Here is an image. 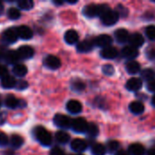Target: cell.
<instances>
[{"mask_svg":"<svg viewBox=\"0 0 155 155\" xmlns=\"http://www.w3.org/2000/svg\"><path fill=\"white\" fill-rule=\"evenodd\" d=\"M109 9V6L104 4L97 5V4H90L84 6L83 10V14L90 18L95 17L97 15H102L106 10Z\"/></svg>","mask_w":155,"mask_h":155,"instance_id":"obj_1","label":"cell"},{"mask_svg":"<svg viewBox=\"0 0 155 155\" xmlns=\"http://www.w3.org/2000/svg\"><path fill=\"white\" fill-rule=\"evenodd\" d=\"M34 134L35 139L43 146H50L52 143V136L50 133L42 126H37L34 130Z\"/></svg>","mask_w":155,"mask_h":155,"instance_id":"obj_2","label":"cell"},{"mask_svg":"<svg viewBox=\"0 0 155 155\" xmlns=\"http://www.w3.org/2000/svg\"><path fill=\"white\" fill-rule=\"evenodd\" d=\"M119 15L118 13L115 11V10H112V9H108L106 10L101 16V21L102 23L104 25H107V26H110V25H113L114 24L117 23L118 19H119Z\"/></svg>","mask_w":155,"mask_h":155,"instance_id":"obj_3","label":"cell"},{"mask_svg":"<svg viewBox=\"0 0 155 155\" xmlns=\"http://www.w3.org/2000/svg\"><path fill=\"white\" fill-rule=\"evenodd\" d=\"M88 124H89L86 122L85 119H84V118H75V119L72 120L71 128L75 133L83 134V133H86L87 128H88Z\"/></svg>","mask_w":155,"mask_h":155,"instance_id":"obj_4","label":"cell"},{"mask_svg":"<svg viewBox=\"0 0 155 155\" xmlns=\"http://www.w3.org/2000/svg\"><path fill=\"white\" fill-rule=\"evenodd\" d=\"M54 124L61 128V129H68L71 128V124H72V120L64 114H55V116L54 117Z\"/></svg>","mask_w":155,"mask_h":155,"instance_id":"obj_5","label":"cell"},{"mask_svg":"<svg viewBox=\"0 0 155 155\" xmlns=\"http://www.w3.org/2000/svg\"><path fill=\"white\" fill-rule=\"evenodd\" d=\"M18 38L15 28H8L2 34V40L6 44H14Z\"/></svg>","mask_w":155,"mask_h":155,"instance_id":"obj_6","label":"cell"},{"mask_svg":"<svg viewBox=\"0 0 155 155\" xmlns=\"http://www.w3.org/2000/svg\"><path fill=\"white\" fill-rule=\"evenodd\" d=\"M93 41H94V45H97L102 48L111 46V45L113 43L112 37L108 35H100L97 37H95Z\"/></svg>","mask_w":155,"mask_h":155,"instance_id":"obj_7","label":"cell"},{"mask_svg":"<svg viewBox=\"0 0 155 155\" xmlns=\"http://www.w3.org/2000/svg\"><path fill=\"white\" fill-rule=\"evenodd\" d=\"M44 64H45V65L47 68H49L51 70H56V69H58L61 66V61H60V59L57 56L53 55V54L47 55L45 58Z\"/></svg>","mask_w":155,"mask_h":155,"instance_id":"obj_8","label":"cell"},{"mask_svg":"<svg viewBox=\"0 0 155 155\" xmlns=\"http://www.w3.org/2000/svg\"><path fill=\"white\" fill-rule=\"evenodd\" d=\"M17 35L23 40H29L33 37V31L27 25H19L15 28Z\"/></svg>","mask_w":155,"mask_h":155,"instance_id":"obj_9","label":"cell"},{"mask_svg":"<svg viewBox=\"0 0 155 155\" xmlns=\"http://www.w3.org/2000/svg\"><path fill=\"white\" fill-rule=\"evenodd\" d=\"M16 52L19 56V59H24V60L33 57L34 54H35L34 49L29 45H23V46L19 47Z\"/></svg>","mask_w":155,"mask_h":155,"instance_id":"obj_10","label":"cell"},{"mask_svg":"<svg viewBox=\"0 0 155 155\" xmlns=\"http://www.w3.org/2000/svg\"><path fill=\"white\" fill-rule=\"evenodd\" d=\"M121 54L124 58H126V59H129L132 61L138 56L139 52L136 48H134L131 45H128V46H125L122 49Z\"/></svg>","mask_w":155,"mask_h":155,"instance_id":"obj_11","label":"cell"},{"mask_svg":"<svg viewBox=\"0 0 155 155\" xmlns=\"http://www.w3.org/2000/svg\"><path fill=\"white\" fill-rule=\"evenodd\" d=\"M66 109L72 114H78L82 112L83 106L80 102H78L76 100H70L66 104Z\"/></svg>","mask_w":155,"mask_h":155,"instance_id":"obj_12","label":"cell"},{"mask_svg":"<svg viewBox=\"0 0 155 155\" xmlns=\"http://www.w3.org/2000/svg\"><path fill=\"white\" fill-rule=\"evenodd\" d=\"M87 148V143L83 139H74L71 143V149L75 153H83Z\"/></svg>","mask_w":155,"mask_h":155,"instance_id":"obj_13","label":"cell"},{"mask_svg":"<svg viewBox=\"0 0 155 155\" xmlns=\"http://www.w3.org/2000/svg\"><path fill=\"white\" fill-rule=\"evenodd\" d=\"M128 42L130 43V45L131 46H133V47H134V48L137 49L138 47H141L143 45L144 38H143V36L141 34L134 33V34H133V35H130Z\"/></svg>","mask_w":155,"mask_h":155,"instance_id":"obj_14","label":"cell"},{"mask_svg":"<svg viewBox=\"0 0 155 155\" xmlns=\"http://www.w3.org/2000/svg\"><path fill=\"white\" fill-rule=\"evenodd\" d=\"M24 101L18 100L16 97H15L14 95H8L5 100V104L6 107L10 108V109H15L17 107H25V105L22 104Z\"/></svg>","mask_w":155,"mask_h":155,"instance_id":"obj_15","label":"cell"},{"mask_svg":"<svg viewBox=\"0 0 155 155\" xmlns=\"http://www.w3.org/2000/svg\"><path fill=\"white\" fill-rule=\"evenodd\" d=\"M114 37L119 44H125L129 41L130 35L128 31L124 28H120L114 32Z\"/></svg>","mask_w":155,"mask_h":155,"instance_id":"obj_16","label":"cell"},{"mask_svg":"<svg viewBox=\"0 0 155 155\" xmlns=\"http://www.w3.org/2000/svg\"><path fill=\"white\" fill-rule=\"evenodd\" d=\"M100 54L104 59H114L118 55V50L115 47L111 45V46L103 48Z\"/></svg>","mask_w":155,"mask_h":155,"instance_id":"obj_17","label":"cell"},{"mask_svg":"<svg viewBox=\"0 0 155 155\" xmlns=\"http://www.w3.org/2000/svg\"><path fill=\"white\" fill-rule=\"evenodd\" d=\"M143 86V82L140 78H131L128 80V82L126 83V88L127 90L131 91V92H136L138 90H140Z\"/></svg>","mask_w":155,"mask_h":155,"instance_id":"obj_18","label":"cell"},{"mask_svg":"<svg viewBox=\"0 0 155 155\" xmlns=\"http://www.w3.org/2000/svg\"><path fill=\"white\" fill-rule=\"evenodd\" d=\"M94 46V41L86 39L78 43L76 48H77V51L80 53H88L93 50Z\"/></svg>","mask_w":155,"mask_h":155,"instance_id":"obj_19","label":"cell"},{"mask_svg":"<svg viewBox=\"0 0 155 155\" xmlns=\"http://www.w3.org/2000/svg\"><path fill=\"white\" fill-rule=\"evenodd\" d=\"M78 39H79V35L74 29H70V30L66 31L65 34H64V41L68 45L76 44L78 42Z\"/></svg>","mask_w":155,"mask_h":155,"instance_id":"obj_20","label":"cell"},{"mask_svg":"<svg viewBox=\"0 0 155 155\" xmlns=\"http://www.w3.org/2000/svg\"><path fill=\"white\" fill-rule=\"evenodd\" d=\"M129 109H130L131 113L138 115V114H142L144 112V105L142 102L135 101V102H132L130 104Z\"/></svg>","mask_w":155,"mask_h":155,"instance_id":"obj_21","label":"cell"},{"mask_svg":"<svg viewBox=\"0 0 155 155\" xmlns=\"http://www.w3.org/2000/svg\"><path fill=\"white\" fill-rule=\"evenodd\" d=\"M4 60L8 64H16V62L19 60V56L17 54L16 51L14 50H9L5 53Z\"/></svg>","mask_w":155,"mask_h":155,"instance_id":"obj_22","label":"cell"},{"mask_svg":"<svg viewBox=\"0 0 155 155\" xmlns=\"http://www.w3.org/2000/svg\"><path fill=\"white\" fill-rule=\"evenodd\" d=\"M15 84H16V80L12 75H9L8 74L7 76H5L3 79H1V85L5 89L15 88Z\"/></svg>","mask_w":155,"mask_h":155,"instance_id":"obj_23","label":"cell"},{"mask_svg":"<svg viewBox=\"0 0 155 155\" xmlns=\"http://www.w3.org/2000/svg\"><path fill=\"white\" fill-rule=\"evenodd\" d=\"M125 68H126V71L130 74H138L141 70V65L138 62L134 61V60H132V61H129L126 65H125Z\"/></svg>","mask_w":155,"mask_h":155,"instance_id":"obj_24","label":"cell"},{"mask_svg":"<svg viewBox=\"0 0 155 155\" xmlns=\"http://www.w3.org/2000/svg\"><path fill=\"white\" fill-rule=\"evenodd\" d=\"M128 152L131 155H144L145 149L140 143H133L129 146Z\"/></svg>","mask_w":155,"mask_h":155,"instance_id":"obj_25","label":"cell"},{"mask_svg":"<svg viewBox=\"0 0 155 155\" xmlns=\"http://www.w3.org/2000/svg\"><path fill=\"white\" fill-rule=\"evenodd\" d=\"M13 73L18 77H23L27 74V68L23 64H16L13 67Z\"/></svg>","mask_w":155,"mask_h":155,"instance_id":"obj_26","label":"cell"},{"mask_svg":"<svg viewBox=\"0 0 155 155\" xmlns=\"http://www.w3.org/2000/svg\"><path fill=\"white\" fill-rule=\"evenodd\" d=\"M55 140L58 143L65 144L70 140V135L64 131H59L55 134Z\"/></svg>","mask_w":155,"mask_h":155,"instance_id":"obj_27","label":"cell"},{"mask_svg":"<svg viewBox=\"0 0 155 155\" xmlns=\"http://www.w3.org/2000/svg\"><path fill=\"white\" fill-rule=\"evenodd\" d=\"M10 144L14 149H18L24 144V139L18 134H14L10 138Z\"/></svg>","mask_w":155,"mask_h":155,"instance_id":"obj_28","label":"cell"},{"mask_svg":"<svg viewBox=\"0 0 155 155\" xmlns=\"http://www.w3.org/2000/svg\"><path fill=\"white\" fill-rule=\"evenodd\" d=\"M141 75H142L143 80L147 81V82H150V81L155 79V72L151 68H146V69L143 70L141 72Z\"/></svg>","mask_w":155,"mask_h":155,"instance_id":"obj_29","label":"cell"},{"mask_svg":"<svg viewBox=\"0 0 155 155\" xmlns=\"http://www.w3.org/2000/svg\"><path fill=\"white\" fill-rule=\"evenodd\" d=\"M92 153L94 155H105L106 147L102 143H95L92 146Z\"/></svg>","mask_w":155,"mask_h":155,"instance_id":"obj_30","label":"cell"},{"mask_svg":"<svg viewBox=\"0 0 155 155\" xmlns=\"http://www.w3.org/2000/svg\"><path fill=\"white\" fill-rule=\"evenodd\" d=\"M17 6L22 10H30L34 6V2L31 0H20L17 2Z\"/></svg>","mask_w":155,"mask_h":155,"instance_id":"obj_31","label":"cell"},{"mask_svg":"<svg viewBox=\"0 0 155 155\" xmlns=\"http://www.w3.org/2000/svg\"><path fill=\"white\" fill-rule=\"evenodd\" d=\"M7 16L11 19V20H17L20 18L21 16V13L19 11V9L15 8V7H11L8 9L7 11Z\"/></svg>","mask_w":155,"mask_h":155,"instance_id":"obj_32","label":"cell"},{"mask_svg":"<svg viewBox=\"0 0 155 155\" xmlns=\"http://www.w3.org/2000/svg\"><path fill=\"white\" fill-rule=\"evenodd\" d=\"M86 134L89 137H95L98 135L99 134V131H98V127L94 124H88V128H87V131H86Z\"/></svg>","mask_w":155,"mask_h":155,"instance_id":"obj_33","label":"cell"},{"mask_svg":"<svg viewBox=\"0 0 155 155\" xmlns=\"http://www.w3.org/2000/svg\"><path fill=\"white\" fill-rule=\"evenodd\" d=\"M119 146H120V144L117 141H110L106 145V149L110 153H117Z\"/></svg>","mask_w":155,"mask_h":155,"instance_id":"obj_34","label":"cell"},{"mask_svg":"<svg viewBox=\"0 0 155 155\" xmlns=\"http://www.w3.org/2000/svg\"><path fill=\"white\" fill-rule=\"evenodd\" d=\"M72 88H73V90H74L76 92H82L85 88V84L82 81L76 80L72 83Z\"/></svg>","mask_w":155,"mask_h":155,"instance_id":"obj_35","label":"cell"},{"mask_svg":"<svg viewBox=\"0 0 155 155\" xmlns=\"http://www.w3.org/2000/svg\"><path fill=\"white\" fill-rule=\"evenodd\" d=\"M145 33H146L147 37L150 40L155 41V25H152L147 26L146 27V30H145Z\"/></svg>","mask_w":155,"mask_h":155,"instance_id":"obj_36","label":"cell"},{"mask_svg":"<svg viewBox=\"0 0 155 155\" xmlns=\"http://www.w3.org/2000/svg\"><path fill=\"white\" fill-rule=\"evenodd\" d=\"M103 73L106 75H112L114 73V68L112 64H104L103 66Z\"/></svg>","mask_w":155,"mask_h":155,"instance_id":"obj_37","label":"cell"},{"mask_svg":"<svg viewBox=\"0 0 155 155\" xmlns=\"http://www.w3.org/2000/svg\"><path fill=\"white\" fill-rule=\"evenodd\" d=\"M117 13H118V15H119V16H127V14H128V10H127V8L125 7V6H124L123 5H117V9L115 10Z\"/></svg>","mask_w":155,"mask_h":155,"instance_id":"obj_38","label":"cell"},{"mask_svg":"<svg viewBox=\"0 0 155 155\" xmlns=\"http://www.w3.org/2000/svg\"><path fill=\"white\" fill-rule=\"evenodd\" d=\"M28 87V83L24 81V80H18L16 81V84H15V87L17 90H25Z\"/></svg>","mask_w":155,"mask_h":155,"instance_id":"obj_39","label":"cell"},{"mask_svg":"<svg viewBox=\"0 0 155 155\" xmlns=\"http://www.w3.org/2000/svg\"><path fill=\"white\" fill-rule=\"evenodd\" d=\"M8 143V137L4 134L0 133V146H5Z\"/></svg>","mask_w":155,"mask_h":155,"instance_id":"obj_40","label":"cell"},{"mask_svg":"<svg viewBox=\"0 0 155 155\" xmlns=\"http://www.w3.org/2000/svg\"><path fill=\"white\" fill-rule=\"evenodd\" d=\"M49 155H65V153L62 149H60L58 147H54L50 151Z\"/></svg>","mask_w":155,"mask_h":155,"instance_id":"obj_41","label":"cell"},{"mask_svg":"<svg viewBox=\"0 0 155 155\" xmlns=\"http://www.w3.org/2000/svg\"><path fill=\"white\" fill-rule=\"evenodd\" d=\"M8 75V70L5 65L0 64V78L3 79L4 77Z\"/></svg>","mask_w":155,"mask_h":155,"instance_id":"obj_42","label":"cell"},{"mask_svg":"<svg viewBox=\"0 0 155 155\" xmlns=\"http://www.w3.org/2000/svg\"><path fill=\"white\" fill-rule=\"evenodd\" d=\"M147 89L152 92V93H155V79L148 82L147 84Z\"/></svg>","mask_w":155,"mask_h":155,"instance_id":"obj_43","label":"cell"},{"mask_svg":"<svg viewBox=\"0 0 155 155\" xmlns=\"http://www.w3.org/2000/svg\"><path fill=\"white\" fill-rule=\"evenodd\" d=\"M7 118V114L5 112H1L0 113V125H3L6 122Z\"/></svg>","mask_w":155,"mask_h":155,"instance_id":"obj_44","label":"cell"},{"mask_svg":"<svg viewBox=\"0 0 155 155\" xmlns=\"http://www.w3.org/2000/svg\"><path fill=\"white\" fill-rule=\"evenodd\" d=\"M147 57L150 60H155V48L149 49L147 52Z\"/></svg>","mask_w":155,"mask_h":155,"instance_id":"obj_45","label":"cell"},{"mask_svg":"<svg viewBox=\"0 0 155 155\" xmlns=\"http://www.w3.org/2000/svg\"><path fill=\"white\" fill-rule=\"evenodd\" d=\"M147 155H155V148H151L150 150H148Z\"/></svg>","mask_w":155,"mask_h":155,"instance_id":"obj_46","label":"cell"},{"mask_svg":"<svg viewBox=\"0 0 155 155\" xmlns=\"http://www.w3.org/2000/svg\"><path fill=\"white\" fill-rule=\"evenodd\" d=\"M115 155H129L125 151H124V150H121V151H118L116 153H115Z\"/></svg>","mask_w":155,"mask_h":155,"instance_id":"obj_47","label":"cell"},{"mask_svg":"<svg viewBox=\"0 0 155 155\" xmlns=\"http://www.w3.org/2000/svg\"><path fill=\"white\" fill-rule=\"evenodd\" d=\"M4 10H5V7H4V5L2 2H0V15L4 13Z\"/></svg>","mask_w":155,"mask_h":155,"instance_id":"obj_48","label":"cell"},{"mask_svg":"<svg viewBox=\"0 0 155 155\" xmlns=\"http://www.w3.org/2000/svg\"><path fill=\"white\" fill-rule=\"evenodd\" d=\"M5 54V53L2 49H0V60H1V59H4Z\"/></svg>","mask_w":155,"mask_h":155,"instance_id":"obj_49","label":"cell"},{"mask_svg":"<svg viewBox=\"0 0 155 155\" xmlns=\"http://www.w3.org/2000/svg\"><path fill=\"white\" fill-rule=\"evenodd\" d=\"M54 4L56 5H61L64 4V2L63 1H54Z\"/></svg>","mask_w":155,"mask_h":155,"instance_id":"obj_50","label":"cell"},{"mask_svg":"<svg viewBox=\"0 0 155 155\" xmlns=\"http://www.w3.org/2000/svg\"><path fill=\"white\" fill-rule=\"evenodd\" d=\"M152 104H153V105L155 107V94L153 96V98H152Z\"/></svg>","mask_w":155,"mask_h":155,"instance_id":"obj_51","label":"cell"},{"mask_svg":"<svg viewBox=\"0 0 155 155\" xmlns=\"http://www.w3.org/2000/svg\"><path fill=\"white\" fill-rule=\"evenodd\" d=\"M67 3H69V4H75V3H77V1H67Z\"/></svg>","mask_w":155,"mask_h":155,"instance_id":"obj_52","label":"cell"},{"mask_svg":"<svg viewBox=\"0 0 155 155\" xmlns=\"http://www.w3.org/2000/svg\"><path fill=\"white\" fill-rule=\"evenodd\" d=\"M74 155H83V154H80V153H79V154H74Z\"/></svg>","mask_w":155,"mask_h":155,"instance_id":"obj_53","label":"cell"},{"mask_svg":"<svg viewBox=\"0 0 155 155\" xmlns=\"http://www.w3.org/2000/svg\"><path fill=\"white\" fill-rule=\"evenodd\" d=\"M0 106H1V102H0Z\"/></svg>","mask_w":155,"mask_h":155,"instance_id":"obj_54","label":"cell"}]
</instances>
